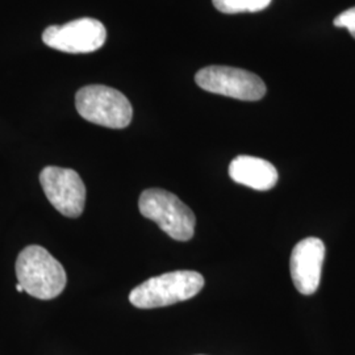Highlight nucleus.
Instances as JSON below:
<instances>
[{"mask_svg": "<svg viewBox=\"0 0 355 355\" xmlns=\"http://www.w3.org/2000/svg\"><path fill=\"white\" fill-rule=\"evenodd\" d=\"M16 278L28 295L41 300L60 296L67 282L62 265L38 245L26 246L20 252L16 259Z\"/></svg>", "mask_w": 355, "mask_h": 355, "instance_id": "nucleus-1", "label": "nucleus"}, {"mask_svg": "<svg viewBox=\"0 0 355 355\" xmlns=\"http://www.w3.org/2000/svg\"><path fill=\"white\" fill-rule=\"evenodd\" d=\"M202 274L190 270L166 272L141 283L129 295V302L140 309L162 308L190 300L203 290Z\"/></svg>", "mask_w": 355, "mask_h": 355, "instance_id": "nucleus-2", "label": "nucleus"}, {"mask_svg": "<svg viewBox=\"0 0 355 355\" xmlns=\"http://www.w3.org/2000/svg\"><path fill=\"white\" fill-rule=\"evenodd\" d=\"M141 215L154 221L175 241H189L193 237L196 217L177 195L149 189L141 193L139 200Z\"/></svg>", "mask_w": 355, "mask_h": 355, "instance_id": "nucleus-3", "label": "nucleus"}, {"mask_svg": "<svg viewBox=\"0 0 355 355\" xmlns=\"http://www.w3.org/2000/svg\"><path fill=\"white\" fill-rule=\"evenodd\" d=\"M76 107L85 120L111 129L127 128L133 117V108L127 96L102 85H91L79 89L76 95Z\"/></svg>", "mask_w": 355, "mask_h": 355, "instance_id": "nucleus-4", "label": "nucleus"}, {"mask_svg": "<svg viewBox=\"0 0 355 355\" xmlns=\"http://www.w3.org/2000/svg\"><path fill=\"white\" fill-rule=\"evenodd\" d=\"M195 82L208 92L246 102L259 101L266 94V85L259 76L229 66L204 67L196 73Z\"/></svg>", "mask_w": 355, "mask_h": 355, "instance_id": "nucleus-5", "label": "nucleus"}, {"mask_svg": "<svg viewBox=\"0 0 355 355\" xmlns=\"http://www.w3.org/2000/svg\"><path fill=\"white\" fill-rule=\"evenodd\" d=\"M40 183L51 205L66 217L83 214L86 186L76 170L48 166L40 174Z\"/></svg>", "mask_w": 355, "mask_h": 355, "instance_id": "nucleus-6", "label": "nucleus"}, {"mask_svg": "<svg viewBox=\"0 0 355 355\" xmlns=\"http://www.w3.org/2000/svg\"><path fill=\"white\" fill-rule=\"evenodd\" d=\"M107 40V29L96 19L82 17L64 26H48L42 41L51 49L82 54L99 51Z\"/></svg>", "mask_w": 355, "mask_h": 355, "instance_id": "nucleus-7", "label": "nucleus"}, {"mask_svg": "<svg viewBox=\"0 0 355 355\" xmlns=\"http://www.w3.org/2000/svg\"><path fill=\"white\" fill-rule=\"evenodd\" d=\"M325 259V245L318 237L304 239L293 248L290 261L291 278L302 295L318 291Z\"/></svg>", "mask_w": 355, "mask_h": 355, "instance_id": "nucleus-8", "label": "nucleus"}, {"mask_svg": "<svg viewBox=\"0 0 355 355\" xmlns=\"http://www.w3.org/2000/svg\"><path fill=\"white\" fill-rule=\"evenodd\" d=\"M229 175L236 183L257 191L271 190L278 183L275 166L252 155L236 157L229 165Z\"/></svg>", "mask_w": 355, "mask_h": 355, "instance_id": "nucleus-9", "label": "nucleus"}, {"mask_svg": "<svg viewBox=\"0 0 355 355\" xmlns=\"http://www.w3.org/2000/svg\"><path fill=\"white\" fill-rule=\"evenodd\" d=\"M217 11L223 13L258 12L267 8L271 0H212Z\"/></svg>", "mask_w": 355, "mask_h": 355, "instance_id": "nucleus-10", "label": "nucleus"}, {"mask_svg": "<svg viewBox=\"0 0 355 355\" xmlns=\"http://www.w3.org/2000/svg\"><path fill=\"white\" fill-rule=\"evenodd\" d=\"M334 26L338 28H346L352 36L355 38V7L343 11L334 19Z\"/></svg>", "mask_w": 355, "mask_h": 355, "instance_id": "nucleus-11", "label": "nucleus"}, {"mask_svg": "<svg viewBox=\"0 0 355 355\" xmlns=\"http://www.w3.org/2000/svg\"><path fill=\"white\" fill-rule=\"evenodd\" d=\"M16 290L19 292H26L24 291V287H23L20 283H17V284H16Z\"/></svg>", "mask_w": 355, "mask_h": 355, "instance_id": "nucleus-12", "label": "nucleus"}]
</instances>
